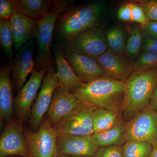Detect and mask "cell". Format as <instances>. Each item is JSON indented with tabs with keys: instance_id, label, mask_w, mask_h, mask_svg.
Wrapping results in <instances>:
<instances>
[{
	"instance_id": "cell-1",
	"label": "cell",
	"mask_w": 157,
	"mask_h": 157,
	"mask_svg": "<svg viewBox=\"0 0 157 157\" xmlns=\"http://www.w3.org/2000/svg\"><path fill=\"white\" fill-rule=\"evenodd\" d=\"M125 89V81L106 76L82 82L71 93L82 104L111 109L121 114Z\"/></svg>"
},
{
	"instance_id": "cell-2",
	"label": "cell",
	"mask_w": 157,
	"mask_h": 157,
	"mask_svg": "<svg viewBox=\"0 0 157 157\" xmlns=\"http://www.w3.org/2000/svg\"><path fill=\"white\" fill-rule=\"evenodd\" d=\"M104 5L101 1L81 6H70L56 22L53 37L58 43L66 41L90 29L100 26Z\"/></svg>"
},
{
	"instance_id": "cell-3",
	"label": "cell",
	"mask_w": 157,
	"mask_h": 157,
	"mask_svg": "<svg viewBox=\"0 0 157 157\" xmlns=\"http://www.w3.org/2000/svg\"><path fill=\"white\" fill-rule=\"evenodd\" d=\"M125 82V89L121 115L123 119L128 122L149 106L157 84V69L133 71Z\"/></svg>"
},
{
	"instance_id": "cell-4",
	"label": "cell",
	"mask_w": 157,
	"mask_h": 157,
	"mask_svg": "<svg viewBox=\"0 0 157 157\" xmlns=\"http://www.w3.org/2000/svg\"><path fill=\"white\" fill-rule=\"evenodd\" d=\"M70 4V1H53L49 11L42 18L37 20V51L34 59L36 71L48 67L52 63L51 48L56 22L59 16L67 10Z\"/></svg>"
},
{
	"instance_id": "cell-5",
	"label": "cell",
	"mask_w": 157,
	"mask_h": 157,
	"mask_svg": "<svg viewBox=\"0 0 157 157\" xmlns=\"http://www.w3.org/2000/svg\"><path fill=\"white\" fill-rule=\"evenodd\" d=\"M29 157H57V135L54 128L43 120L36 131L24 128Z\"/></svg>"
},
{
	"instance_id": "cell-6",
	"label": "cell",
	"mask_w": 157,
	"mask_h": 157,
	"mask_svg": "<svg viewBox=\"0 0 157 157\" xmlns=\"http://www.w3.org/2000/svg\"><path fill=\"white\" fill-rule=\"evenodd\" d=\"M63 47L96 59L109 48L101 27L90 29L61 42Z\"/></svg>"
},
{
	"instance_id": "cell-7",
	"label": "cell",
	"mask_w": 157,
	"mask_h": 157,
	"mask_svg": "<svg viewBox=\"0 0 157 157\" xmlns=\"http://www.w3.org/2000/svg\"><path fill=\"white\" fill-rule=\"evenodd\" d=\"M127 141L147 142L157 140V110L147 106L127 122Z\"/></svg>"
},
{
	"instance_id": "cell-8",
	"label": "cell",
	"mask_w": 157,
	"mask_h": 157,
	"mask_svg": "<svg viewBox=\"0 0 157 157\" xmlns=\"http://www.w3.org/2000/svg\"><path fill=\"white\" fill-rule=\"evenodd\" d=\"M58 86V78L52 63L48 67L41 90L31 109L30 125L33 131H37L40 127L43 117L48 111L52 101L55 91Z\"/></svg>"
},
{
	"instance_id": "cell-9",
	"label": "cell",
	"mask_w": 157,
	"mask_h": 157,
	"mask_svg": "<svg viewBox=\"0 0 157 157\" xmlns=\"http://www.w3.org/2000/svg\"><path fill=\"white\" fill-rule=\"evenodd\" d=\"M23 123L16 118L6 124L0 137V157H29Z\"/></svg>"
},
{
	"instance_id": "cell-10",
	"label": "cell",
	"mask_w": 157,
	"mask_h": 157,
	"mask_svg": "<svg viewBox=\"0 0 157 157\" xmlns=\"http://www.w3.org/2000/svg\"><path fill=\"white\" fill-rule=\"evenodd\" d=\"M95 108L82 104L72 114L53 128L57 135H93V114Z\"/></svg>"
},
{
	"instance_id": "cell-11",
	"label": "cell",
	"mask_w": 157,
	"mask_h": 157,
	"mask_svg": "<svg viewBox=\"0 0 157 157\" xmlns=\"http://www.w3.org/2000/svg\"><path fill=\"white\" fill-rule=\"evenodd\" d=\"M48 69V67L33 72L28 81L14 98V113L16 118L22 122L29 116L33 102L36 97L38 90Z\"/></svg>"
},
{
	"instance_id": "cell-12",
	"label": "cell",
	"mask_w": 157,
	"mask_h": 157,
	"mask_svg": "<svg viewBox=\"0 0 157 157\" xmlns=\"http://www.w3.org/2000/svg\"><path fill=\"white\" fill-rule=\"evenodd\" d=\"M82 104L74 94L57 87L46 113L45 120L54 128L72 114Z\"/></svg>"
},
{
	"instance_id": "cell-13",
	"label": "cell",
	"mask_w": 157,
	"mask_h": 157,
	"mask_svg": "<svg viewBox=\"0 0 157 157\" xmlns=\"http://www.w3.org/2000/svg\"><path fill=\"white\" fill-rule=\"evenodd\" d=\"M58 155L69 156H94L98 148L94 135H57Z\"/></svg>"
},
{
	"instance_id": "cell-14",
	"label": "cell",
	"mask_w": 157,
	"mask_h": 157,
	"mask_svg": "<svg viewBox=\"0 0 157 157\" xmlns=\"http://www.w3.org/2000/svg\"><path fill=\"white\" fill-rule=\"evenodd\" d=\"M35 39L22 46L11 62V76L14 86L19 91L25 84L28 75L35 70L34 56L36 52Z\"/></svg>"
},
{
	"instance_id": "cell-15",
	"label": "cell",
	"mask_w": 157,
	"mask_h": 157,
	"mask_svg": "<svg viewBox=\"0 0 157 157\" xmlns=\"http://www.w3.org/2000/svg\"><path fill=\"white\" fill-rule=\"evenodd\" d=\"M62 47L65 58L70 67L76 76L84 82L107 76L95 59L83 54L70 50L63 45Z\"/></svg>"
},
{
	"instance_id": "cell-16",
	"label": "cell",
	"mask_w": 157,
	"mask_h": 157,
	"mask_svg": "<svg viewBox=\"0 0 157 157\" xmlns=\"http://www.w3.org/2000/svg\"><path fill=\"white\" fill-rule=\"evenodd\" d=\"M95 60L107 76L117 80L125 81L133 71V63L109 48Z\"/></svg>"
},
{
	"instance_id": "cell-17",
	"label": "cell",
	"mask_w": 157,
	"mask_h": 157,
	"mask_svg": "<svg viewBox=\"0 0 157 157\" xmlns=\"http://www.w3.org/2000/svg\"><path fill=\"white\" fill-rule=\"evenodd\" d=\"M11 62L3 64L0 69V122L1 128L12 119L14 111L11 75Z\"/></svg>"
},
{
	"instance_id": "cell-18",
	"label": "cell",
	"mask_w": 157,
	"mask_h": 157,
	"mask_svg": "<svg viewBox=\"0 0 157 157\" xmlns=\"http://www.w3.org/2000/svg\"><path fill=\"white\" fill-rule=\"evenodd\" d=\"M14 49L18 51L27 42L36 37L38 21L16 11L11 18Z\"/></svg>"
},
{
	"instance_id": "cell-19",
	"label": "cell",
	"mask_w": 157,
	"mask_h": 157,
	"mask_svg": "<svg viewBox=\"0 0 157 157\" xmlns=\"http://www.w3.org/2000/svg\"><path fill=\"white\" fill-rule=\"evenodd\" d=\"M52 48L57 65L56 75L59 81L58 87L63 90L71 92L84 82L76 76L68 63L64 56L61 44L56 43Z\"/></svg>"
},
{
	"instance_id": "cell-20",
	"label": "cell",
	"mask_w": 157,
	"mask_h": 157,
	"mask_svg": "<svg viewBox=\"0 0 157 157\" xmlns=\"http://www.w3.org/2000/svg\"><path fill=\"white\" fill-rule=\"evenodd\" d=\"M127 122L121 117L109 128L93 134L99 147L109 146H122L127 142Z\"/></svg>"
},
{
	"instance_id": "cell-21",
	"label": "cell",
	"mask_w": 157,
	"mask_h": 157,
	"mask_svg": "<svg viewBox=\"0 0 157 157\" xmlns=\"http://www.w3.org/2000/svg\"><path fill=\"white\" fill-rule=\"evenodd\" d=\"M52 0H16L17 11L31 19H41L50 10Z\"/></svg>"
},
{
	"instance_id": "cell-22",
	"label": "cell",
	"mask_w": 157,
	"mask_h": 157,
	"mask_svg": "<svg viewBox=\"0 0 157 157\" xmlns=\"http://www.w3.org/2000/svg\"><path fill=\"white\" fill-rule=\"evenodd\" d=\"M121 117V114L111 109L95 108L93 114L94 133L109 128L113 126Z\"/></svg>"
},
{
	"instance_id": "cell-23",
	"label": "cell",
	"mask_w": 157,
	"mask_h": 157,
	"mask_svg": "<svg viewBox=\"0 0 157 157\" xmlns=\"http://www.w3.org/2000/svg\"><path fill=\"white\" fill-rule=\"evenodd\" d=\"M0 43L1 47L9 62H11L14 59V43L11 18L0 19Z\"/></svg>"
},
{
	"instance_id": "cell-24",
	"label": "cell",
	"mask_w": 157,
	"mask_h": 157,
	"mask_svg": "<svg viewBox=\"0 0 157 157\" xmlns=\"http://www.w3.org/2000/svg\"><path fill=\"white\" fill-rule=\"evenodd\" d=\"M105 36L109 48L117 53L123 52L126 43L125 32L122 28L113 26L107 30Z\"/></svg>"
},
{
	"instance_id": "cell-25",
	"label": "cell",
	"mask_w": 157,
	"mask_h": 157,
	"mask_svg": "<svg viewBox=\"0 0 157 157\" xmlns=\"http://www.w3.org/2000/svg\"><path fill=\"white\" fill-rule=\"evenodd\" d=\"M152 150L151 144L143 141H127L122 147L123 157H148Z\"/></svg>"
},
{
	"instance_id": "cell-26",
	"label": "cell",
	"mask_w": 157,
	"mask_h": 157,
	"mask_svg": "<svg viewBox=\"0 0 157 157\" xmlns=\"http://www.w3.org/2000/svg\"><path fill=\"white\" fill-rule=\"evenodd\" d=\"M142 33L141 30L135 28L131 31L126 44L125 50L127 56L132 59L138 57L142 47Z\"/></svg>"
},
{
	"instance_id": "cell-27",
	"label": "cell",
	"mask_w": 157,
	"mask_h": 157,
	"mask_svg": "<svg viewBox=\"0 0 157 157\" xmlns=\"http://www.w3.org/2000/svg\"><path fill=\"white\" fill-rule=\"evenodd\" d=\"M157 67V53L143 51L133 65V71H142Z\"/></svg>"
},
{
	"instance_id": "cell-28",
	"label": "cell",
	"mask_w": 157,
	"mask_h": 157,
	"mask_svg": "<svg viewBox=\"0 0 157 157\" xmlns=\"http://www.w3.org/2000/svg\"><path fill=\"white\" fill-rule=\"evenodd\" d=\"M17 11L16 0L0 1V19L11 18Z\"/></svg>"
},
{
	"instance_id": "cell-29",
	"label": "cell",
	"mask_w": 157,
	"mask_h": 157,
	"mask_svg": "<svg viewBox=\"0 0 157 157\" xmlns=\"http://www.w3.org/2000/svg\"><path fill=\"white\" fill-rule=\"evenodd\" d=\"M138 2V5L143 9L149 20L157 21V0L140 1Z\"/></svg>"
},
{
	"instance_id": "cell-30",
	"label": "cell",
	"mask_w": 157,
	"mask_h": 157,
	"mask_svg": "<svg viewBox=\"0 0 157 157\" xmlns=\"http://www.w3.org/2000/svg\"><path fill=\"white\" fill-rule=\"evenodd\" d=\"M122 146H109L99 147L94 157H123Z\"/></svg>"
},
{
	"instance_id": "cell-31",
	"label": "cell",
	"mask_w": 157,
	"mask_h": 157,
	"mask_svg": "<svg viewBox=\"0 0 157 157\" xmlns=\"http://www.w3.org/2000/svg\"><path fill=\"white\" fill-rule=\"evenodd\" d=\"M132 10V21L139 23L141 25L145 24L149 19L145 15L143 9L139 5L131 2Z\"/></svg>"
},
{
	"instance_id": "cell-32",
	"label": "cell",
	"mask_w": 157,
	"mask_h": 157,
	"mask_svg": "<svg viewBox=\"0 0 157 157\" xmlns=\"http://www.w3.org/2000/svg\"><path fill=\"white\" fill-rule=\"evenodd\" d=\"M141 28L144 36L157 39V21L149 20L145 24L141 25Z\"/></svg>"
},
{
	"instance_id": "cell-33",
	"label": "cell",
	"mask_w": 157,
	"mask_h": 157,
	"mask_svg": "<svg viewBox=\"0 0 157 157\" xmlns=\"http://www.w3.org/2000/svg\"><path fill=\"white\" fill-rule=\"evenodd\" d=\"M142 47L144 51L157 53V39L144 36L142 38Z\"/></svg>"
},
{
	"instance_id": "cell-34",
	"label": "cell",
	"mask_w": 157,
	"mask_h": 157,
	"mask_svg": "<svg viewBox=\"0 0 157 157\" xmlns=\"http://www.w3.org/2000/svg\"><path fill=\"white\" fill-rule=\"evenodd\" d=\"M119 19L124 21H132V6L131 2L124 5L118 11Z\"/></svg>"
},
{
	"instance_id": "cell-35",
	"label": "cell",
	"mask_w": 157,
	"mask_h": 157,
	"mask_svg": "<svg viewBox=\"0 0 157 157\" xmlns=\"http://www.w3.org/2000/svg\"><path fill=\"white\" fill-rule=\"evenodd\" d=\"M149 106L157 110V84L154 90Z\"/></svg>"
},
{
	"instance_id": "cell-36",
	"label": "cell",
	"mask_w": 157,
	"mask_h": 157,
	"mask_svg": "<svg viewBox=\"0 0 157 157\" xmlns=\"http://www.w3.org/2000/svg\"><path fill=\"white\" fill-rule=\"evenodd\" d=\"M148 157H157V140L152 144V150Z\"/></svg>"
},
{
	"instance_id": "cell-37",
	"label": "cell",
	"mask_w": 157,
	"mask_h": 157,
	"mask_svg": "<svg viewBox=\"0 0 157 157\" xmlns=\"http://www.w3.org/2000/svg\"><path fill=\"white\" fill-rule=\"evenodd\" d=\"M57 157H70V156L66 155H58Z\"/></svg>"
},
{
	"instance_id": "cell-38",
	"label": "cell",
	"mask_w": 157,
	"mask_h": 157,
	"mask_svg": "<svg viewBox=\"0 0 157 157\" xmlns=\"http://www.w3.org/2000/svg\"><path fill=\"white\" fill-rule=\"evenodd\" d=\"M70 157H94V156H70Z\"/></svg>"
},
{
	"instance_id": "cell-39",
	"label": "cell",
	"mask_w": 157,
	"mask_h": 157,
	"mask_svg": "<svg viewBox=\"0 0 157 157\" xmlns=\"http://www.w3.org/2000/svg\"><path fill=\"white\" fill-rule=\"evenodd\" d=\"M6 157H21L20 156H7Z\"/></svg>"
}]
</instances>
